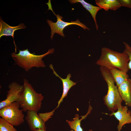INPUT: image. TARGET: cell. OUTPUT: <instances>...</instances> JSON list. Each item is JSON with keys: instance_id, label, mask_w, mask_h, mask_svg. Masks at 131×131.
Masks as SVG:
<instances>
[{"instance_id": "obj_1", "label": "cell", "mask_w": 131, "mask_h": 131, "mask_svg": "<svg viewBox=\"0 0 131 131\" xmlns=\"http://www.w3.org/2000/svg\"><path fill=\"white\" fill-rule=\"evenodd\" d=\"M129 61L128 56L125 52H119L104 47L101 49L100 56L96 63L109 70L116 68L127 73Z\"/></svg>"}, {"instance_id": "obj_2", "label": "cell", "mask_w": 131, "mask_h": 131, "mask_svg": "<svg viewBox=\"0 0 131 131\" xmlns=\"http://www.w3.org/2000/svg\"><path fill=\"white\" fill-rule=\"evenodd\" d=\"M23 82V90L17 102L24 112L33 111L37 112L41 107L44 97L37 92L27 79L24 78Z\"/></svg>"}, {"instance_id": "obj_3", "label": "cell", "mask_w": 131, "mask_h": 131, "mask_svg": "<svg viewBox=\"0 0 131 131\" xmlns=\"http://www.w3.org/2000/svg\"><path fill=\"white\" fill-rule=\"evenodd\" d=\"M53 48L49 49L46 53L41 55L31 53L27 49L23 50H19L18 53L13 52L11 54L12 58L18 66L28 71L33 67H45V65L42 58L48 55L53 53Z\"/></svg>"}, {"instance_id": "obj_4", "label": "cell", "mask_w": 131, "mask_h": 131, "mask_svg": "<svg viewBox=\"0 0 131 131\" xmlns=\"http://www.w3.org/2000/svg\"><path fill=\"white\" fill-rule=\"evenodd\" d=\"M99 69L108 86L107 93L103 98L104 104L109 110L112 112H115L122 106L121 103L123 100L119 93L117 86L115 84V81L109 70L101 66H100Z\"/></svg>"}, {"instance_id": "obj_5", "label": "cell", "mask_w": 131, "mask_h": 131, "mask_svg": "<svg viewBox=\"0 0 131 131\" xmlns=\"http://www.w3.org/2000/svg\"><path fill=\"white\" fill-rule=\"evenodd\" d=\"M17 102H13L0 109L1 118L13 126H17L24 122L25 115Z\"/></svg>"}, {"instance_id": "obj_6", "label": "cell", "mask_w": 131, "mask_h": 131, "mask_svg": "<svg viewBox=\"0 0 131 131\" xmlns=\"http://www.w3.org/2000/svg\"><path fill=\"white\" fill-rule=\"evenodd\" d=\"M52 10L53 13L56 16L57 21L55 23L48 19L47 20V22L50 27L51 30L50 38L52 40L53 37L55 33H57L63 37L65 36L63 33L64 29L67 26L71 25H76L82 27L86 30V29L90 30L85 25L80 22L78 19L75 21H71L70 22H66L63 21L62 19L63 17L58 14L56 15Z\"/></svg>"}, {"instance_id": "obj_7", "label": "cell", "mask_w": 131, "mask_h": 131, "mask_svg": "<svg viewBox=\"0 0 131 131\" xmlns=\"http://www.w3.org/2000/svg\"><path fill=\"white\" fill-rule=\"evenodd\" d=\"M6 98L0 102V109L17 101L23 89V85L16 82H12L8 85Z\"/></svg>"}, {"instance_id": "obj_8", "label": "cell", "mask_w": 131, "mask_h": 131, "mask_svg": "<svg viewBox=\"0 0 131 131\" xmlns=\"http://www.w3.org/2000/svg\"><path fill=\"white\" fill-rule=\"evenodd\" d=\"M110 116H114L119 121L117 126L118 131H120L123 125L131 123V112L128 110L127 106H121L119 107L116 112H113L109 114Z\"/></svg>"}, {"instance_id": "obj_9", "label": "cell", "mask_w": 131, "mask_h": 131, "mask_svg": "<svg viewBox=\"0 0 131 131\" xmlns=\"http://www.w3.org/2000/svg\"><path fill=\"white\" fill-rule=\"evenodd\" d=\"M37 112L33 111L26 112L27 115L25 119L30 129L32 131L40 129L46 130L45 122L39 116Z\"/></svg>"}, {"instance_id": "obj_10", "label": "cell", "mask_w": 131, "mask_h": 131, "mask_svg": "<svg viewBox=\"0 0 131 131\" xmlns=\"http://www.w3.org/2000/svg\"><path fill=\"white\" fill-rule=\"evenodd\" d=\"M118 89L125 104L131 107V79L129 78L126 80L118 87Z\"/></svg>"}, {"instance_id": "obj_11", "label": "cell", "mask_w": 131, "mask_h": 131, "mask_svg": "<svg viewBox=\"0 0 131 131\" xmlns=\"http://www.w3.org/2000/svg\"><path fill=\"white\" fill-rule=\"evenodd\" d=\"M50 68L53 71V74L59 78L62 81L63 85V92L60 99L58 102L57 106L56 107L58 108L60 104L62 102L64 98L66 97L68 92L70 89L73 86L76 85V82H74L71 80L70 78L71 75L70 74H68L66 78L63 79L54 70L53 65L50 64L49 66Z\"/></svg>"}, {"instance_id": "obj_12", "label": "cell", "mask_w": 131, "mask_h": 131, "mask_svg": "<svg viewBox=\"0 0 131 131\" xmlns=\"http://www.w3.org/2000/svg\"><path fill=\"white\" fill-rule=\"evenodd\" d=\"M0 38L3 36H12L14 40V42L15 46V51L16 52V46L14 40V34L15 31L16 30L24 29L26 27L24 23H21L18 26H9L4 22L1 17L0 18Z\"/></svg>"}, {"instance_id": "obj_13", "label": "cell", "mask_w": 131, "mask_h": 131, "mask_svg": "<svg viewBox=\"0 0 131 131\" xmlns=\"http://www.w3.org/2000/svg\"><path fill=\"white\" fill-rule=\"evenodd\" d=\"M69 1L71 4H74L78 2L80 3L83 7L89 11L94 19L96 30H98V27L97 23L96 16L98 12L102 8L98 6H94L86 2L83 0H70Z\"/></svg>"}, {"instance_id": "obj_14", "label": "cell", "mask_w": 131, "mask_h": 131, "mask_svg": "<svg viewBox=\"0 0 131 131\" xmlns=\"http://www.w3.org/2000/svg\"><path fill=\"white\" fill-rule=\"evenodd\" d=\"M96 4L105 11L115 10L122 6L119 0H96Z\"/></svg>"}, {"instance_id": "obj_15", "label": "cell", "mask_w": 131, "mask_h": 131, "mask_svg": "<svg viewBox=\"0 0 131 131\" xmlns=\"http://www.w3.org/2000/svg\"><path fill=\"white\" fill-rule=\"evenodd\" d=\"M92 109V107L89 104V108L87 114L85 115L82 116V118L79 119V115L78 114L75 115V117L72 121L66 120V122L68 123L71 129L74 130V131H83V129L81 127V121L85 119L89 114ZM88 131H93L91 129Z\"/></svg>"}, {"instance_id": "obj_16", "label": "cell", "mask_w": 131, "mask_h": 131, "mask_svg": "<svg viewBox=\"0 0 131 131\" xmlns=\"http://www.w3.org/2000/svg\"><path fill=\"white\" fill-rule=\"evenodd\" d=\"M109 70L117 87L129 78L127 73L117 68H114Z\"/></svg>"}, {"instance_id": "obj_17", "label": "cell", "mask_w": 131, "mask_h": 131, "mask_svg": "<svg viewBox=\"0 0 131 131\" xmlns=\"http://www.w3.org/2000/svg\"><path fill=\"white\" fill-rule=\"evenodd\" d=\"M0 131H17V130L13 125L0 118Z\"/></svg>"}, {"instance_id": "obj_18", "label": "cell", "mask_w": 131, "mask_h": 131, "mask_svg": "<svg viewBox=\"0 0 131 131\" xmlns=\"http://www.w3.org/2000/svg\"><path fill=\"white\" fill-rule=\"evenodd\" d=\"M123 43L125 46V49L123 52L126 53L128 56L129 61L128 63L129 69L131 70V47L127 42H123Z\"/></svg>"}, {"instance_id": "obj_19", "label": "cell", "mask_w": 131, "mask_h": 131, "mask_svg": "<svg viewBox=\"0 0 131 131\" xmlns=\"http://www.w3.org/2000/svg\"><path fill=\"white\" fill-rule=\"evenodd\" d=\"M56 108L52 111L50 112L44 113H39L38 114L39 116L45 123L46 121L52 117V116L53 115Z\"/></svg>"}, {"instance_id": "obj_20", "label": "cell", "mask_w": 131, "mask_h": 131, "mask_svg": "<svg viewBox=\"0 0 131 131\" xmlns=\"http://www.w3.org/2000/svg\"><path fill=\"white\" fill-rule=\"evenodd\" d=\"M122 6L131 9V0H119Z\"/></svg>"}, {"instance_id": "obj_21", "label": "cell", "mask_w": 131, "mask_h": 131, "mask_svg": "<svg viewBox=\"0 0 131 131\" xmlns=\"http://www.w3.org/2000/svg\"><path fill=\"white\" fill-rule=\"evenodd\" d=\"M34 131H46V130L44 129H35Z\"/></svg>"}]
</instances>
